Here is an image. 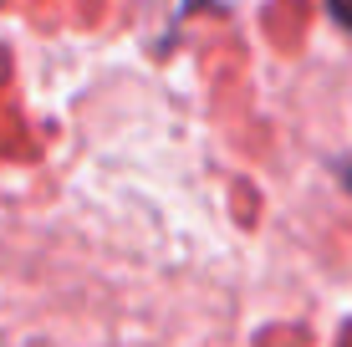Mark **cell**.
<instances>
[{
    "instance_id": "cell-1",
    "label": "cell",
    "mask_w": 352,
    "mask_h": 347,
    "mask_svg": "<svg viewBox=\"0 0 352 347\" xmlns=\"http://www.w3.org/2000/svg\"><path fill=\"white\" fill-rule=\"evenodd\" d=\"M322 5H327V16H332L342 31H352V0H322Z\"/></svg>"
}]
</instances>
